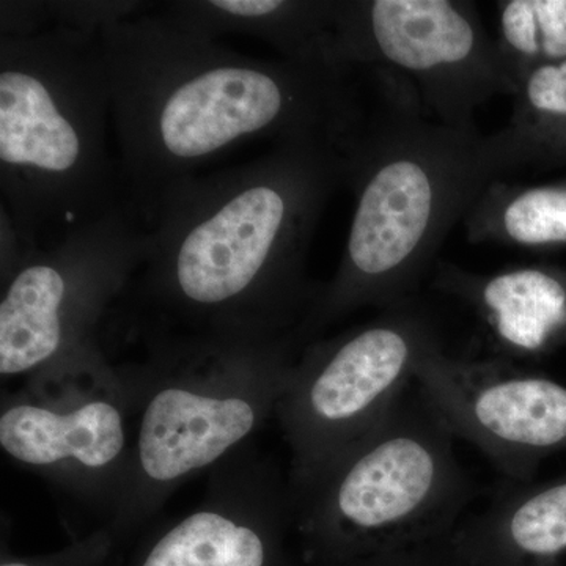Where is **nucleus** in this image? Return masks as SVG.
I'll return each mask as SVG.
<instances>
[{
    "label": "nucleus",
    "mask_w": 566,
    "mask_h": 566,
    "mask_svg": "<svg viewBox=\"0 0 566 566\" xmlns=\"http://www.w3.org/2000/svg\"><path fill=\"white\" fill-rule=\"evenodd\" d=\"M337 3L338 0H177L158 3L156 11L178 28L205 39L251 36L274 48L279 57L338 66L334 63Z\"/></svg>",
    "instance_id": "13"
},
{
    "label": "nucleus",
    "mask_w": 566,
    "mask_h": 566,
    "mask_svg": "<svg viewBox=\"0 0 566 566\" xmlns=\"http://www.w3.org/2000/svg\"><path fill=\"white\" fill-rule=\"evenodd\" d=\"M0 449L14 464L109 524L128 488L134 449L132 403L120 367L92 378L7 395Z\"/></svg>",
    "instance_id": "10"
},
{
    "label": "nucleus",
    "mask_w": 566,
    "mask_h": 566,
    "mask_svg": "<svg viewBox=\"0 0 566 566\" xmlns=\"http://www.w3.org/2000/svg\"><path fill=\"white\" fill-rule=\"evenodd\" d=\"M457 542L501 566H539L566 554V482L502 480L482 512L457 527Z\"/></svg>",
    "instance_id": "14"
},
{
    "label": "nucleus",
    "mask_w": 566,
    "mask_h": 566,
    "mask_svg": "<svg viewBox=\"0 0 566 566\" xmlns=\"http://www.w3.org/2000/svg\"><path fill=\"white\" fill-rule=\"evenodd\" d=\"M471 244L543 248L566 243V185L524 186L495 180L464 219Z\"/></svg>",
    "instance_id": "15"
},
{
    "label": "nucleus",
    "mask_w": 566,
    "mask_h": 566,
    "mask_svg": "<svg viewBox=\"0 0 566 566\" xmlns=\"http://www.w3.org/2000/svg\"><path fill=\"white\" fill-rule=\"evenodd\" d=\"M499 50L517 82L536 66L566 61V0H502Z\"/></svg>",
    "instance_id": "16"
},
{
    "label": "nucleus",
    "mask_w": 566,
    "mask_h": 566,
    "mask_svg": "<svg viewBox=\"0 0 566 566\" xmlns=\"http://www.w3.org/2000/svg\"><path fill=\"white\" fill-rule=\"evenodd\" d=\"M455 439L412 382L370 433L314 479L289 486L307 556L327 564L449 535L476 497Z\"/></svg>",
    "instance_id": "6"
},
{
    "label": "nucleus",
    "mask_w": 566,
    "mask_h": 566,
    "mask_svg": "<svg viewBox=\"0 0 566 566\" xmlns=\"http://www.w3.org/2000/svg\"><path fill=\"white\" fill-rule=\"evenodd\" d=\"M303 352L296 335L264 344L148 329L139 363L120 365L132 403L128 488L107 526L128 547L185 483L256 444Z\"/></svg>",
    "instance_id": "5"
},
{
    "label": "nucleus",
    "mask_w": 566,
    "mask_h": 566,
    "mask_svg": "<svg viewBox=\"0 0 566 566\" xmlns=\"http://www.w3.org/2000/svg\"><path fill=\"white\" fill-rule=\"evenodd\" d=\"M148 232L126 203L46 249L0 266V376L25 387L112 367L99 331L147 259Z\"/></svg>",
    "instance_id": "7"
},
{
    "label": "nucleus",
    "mask_w": 566,
    "mask_h": 566,
    "mask_svg": "<svg viewBox=\"0 0 566 566\" xmlns=\"http://www.w3.org/2000/svg\"><path fill=\"white\" fill-rule=\"evenodd\" d=\"M109 120L98 33L0 36V191L22 252L61 243L125 203Z\"/></svg>",
    "instance_id": "4"
},
{
    "label": "nucleus",
    "mask_w": 566,
    "mask_h": 566,
    "mask_svg": "<svg viewBox=\"0 0 566 566\" xmlns=\"http://www.w3.org/2000/svg\"><path fill=\"white\" fill-rule=\"evenodd\" d=\"M0 6V36L21 39L51 28L46 2H2Z\"/></svg>",
    "instance_id": "19"
},
{
    "label": "nucleus",
    "mask_w": 566,
    "mask_h": 566,
    "mask_svg": "<svg viewBox=\"0 0 566 566\" xmlns=\"http://www.w3.org/2000/svg\"><path fill=\"white\" fill-rule=\"evenodd\" d=\"M123 202L147 229L163 193L255 139L352 150L367 114L354 70L255 59L158 11L98 32Z\"/></svg>",
    "instance_id": "2"
},
{
    "label": "nucleus",
    "mask_w": 566,
    "mask_h": 566,
    "mask_svg": "<svg viewBox=\"0 0 566 566\" xmlns=\"http://www.w3.org/2000/svg\"><path fill=\"white\" fill-rule=\"evenodd\" d=\"M457 439L483 453L509 482L527 483L536 458L566 444V389L501 357L439 349L416 375Z\"/></svg>",
    "instance_id": "11"
},
{
    "label": "nucleus",
    "mask_w": 566,
    "mask_h": 566,
    "mask_svg": "<svg viewBox=\"0 0 566 566\" xmlns=\"http://www.w3.org/2000/svg\"><path fill=\"white\" fill-rule=\"evenodd\" d=\"M126 546L111 526H96L74 536L70 545L39 556H13L2 549L0 566H120Z\"/></svg>",
    "instance_id": "17"
},
{
    "label": "nucleus",
    "mask_w": 566,
    "mask_h": 566,
    "mask_svg": "<svg viewBox=\"0 0 566 566\" xmlns=\"http://www.w3.org/2000/svg\"><path fill=\"white\" fill-rule=\"evenodd\" d=\"M289 476L253 444L208 475L202 502L151 524L120 566H286Z\"/></svg>",
    "instance_id": "12"
},
{
    "label": "nucleus",
    "mask_w": 566,
    "mask_h": 566,
    "mask_svg": "<svg viewBox=\"0 0 566 566\" xmlns=\"http://www.w3.org/2000/svg\"><path fill=\"white\" fill-rule=\"evenodd\" d=\"M147 3L144 2H73V0H52L46 2L48 18H50L51 28H69L76 29V31H84L91 33H98L107 25L115 24L133 17V14L140 13Z\"/></svg>",
    "instance_id": "18"
},
{
    "label": "nucleus",
    "mask_w": 566,
    "mask_h": 566,
    "mask_svg": "<svg viewBox=\"0 0 566 566\" xmlns=\"http://www.w3.org/2000/svg\"><path fill=\"white\" fill-rule=\"evenodd\" d=\"M371 71L381 106L345 155L352 226L334 277L297 329L303 346L354 312L417 300L453 227L509 177L494 133L434 120L408 82Z\"/></svg>",
    "instance_id": "3"
},
{
    "label": "nucleus",
    "mask_w": 566,
    "mask_h": 566,
    "mask_svg": "<svg viewBox=\"0 0 566 566\" xmlns=\"http://www.w3.org/2000/svg\"><path fill=\"white\" fill-rule=\"evenodd\" d=\"M334 62L408 82L434 120L476 129L474 115L517 82L479 10L464 0H338Z\"/></svg>",
    "instance_id": "9"
},
{
    "label": "nucleus",
    "mask_w": 566,
    "mask_h": 566,
    "mask_svg": "<svg viewBox=\"0 0 566 566\" xmlns=\"http://www.w3.org/2000/svg\"><path fill=\"white\" fill-rule=\"evenodd\" d=\"M342 185L344 151L285 144L167 189L129 286L148 329L245 344L296 335L323 289L307 273L312 240Z\"/></svg>",
    "instance_id": "1"
},
{
    "label": "nucleus",
    "mask_w": 566,
    "mask_h": 566,
    "mask_svg": "<svg viewBox=\"0 0 566 566\" xmlns=\"http://www.w3.org/2000/svg\"><path fill=\"white\" fill-rule=\"evenodd\" d=\"M439 349L438 323L419 300L305 345L275 411L292 455L289 486L314 479L370 433Z\"/></svg>",
    "instance_id": "8"
}]
</instances>
